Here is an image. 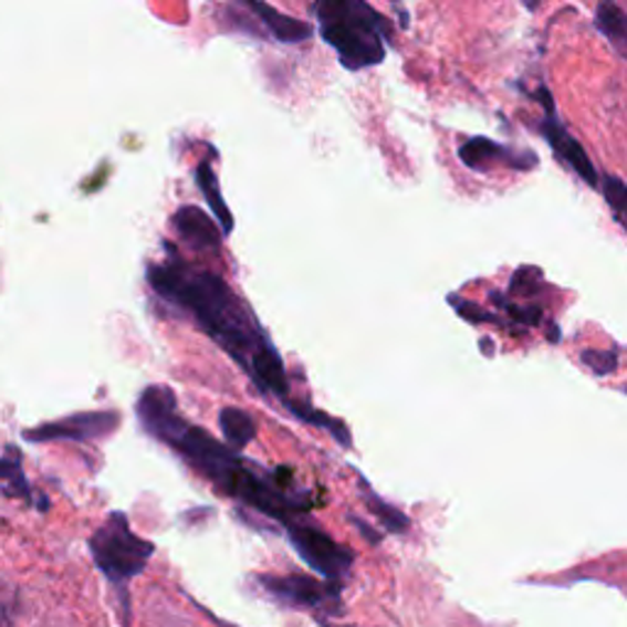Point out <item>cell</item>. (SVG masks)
I'll use <instances>...</instances> for the list:
<instances>
[{"instance_id":"obj_15","label":"cell","mask_w":627,"mask_h":627,"mask_svg":"<svg viewBox=\"0 0 627 627\" xmlns=\"http://www.w3.org/2000/svg\"><path fill=\"white\" fill-rule=\"evenodd\" d=\"M288 407L292 409V415H296L300 419L304 421H310V425L314 427H324L326 431H332L334 439L338 443H344V447H351V435H348V427L344 425V421H338V419H332L328 415L324 412H316V409L312 407H304V405H294L288 400Z\"/></svg>"},{"instance_id":"obj_8","label":"cell","mask_w":627,"mask_h":627,"mask_svg":"<svg viewBox=\"0 0 627 627\" xmlns=\"http://www.w3.org/2000/svg\"><path fill=\"white\" fill-rule=\"evenodd\" d=\"M542 133H544L546 143L552 145L554 155L562 159L564 165L572 167L574 173L586 181V185L598 187V173H596V167H593V163L588 159L584 145H581L576 138H572V135H568V130L564 128V125L554 118V113H550V118L542 121Z\"/></svg>"},{"instance_id":"obj_18","label":"cell","mask_w":627,"mask_h":627,"mask_svg":"<svg viewBox=\"0 0 627 627\" xmlns=\"http://www.w3.org/2000/svg\"><path fill=\"white\" fill-rule=\"evenodd\" d=\"M18 591L0 581V627H15V618H18Z\"/></svg>"},{"instance_id":"obj_12","label":"cell","mask_w":627,"mask_h":627,"mask_svg":"<svg viewBox=\"0 0 627 627\" xmlns=\"http://www.w3.org/2000/svg\"><path fill=\"white\" fill-rule=\"evenodd\" d=\"M219 427L223 431V439L233 451L245 449L258 435V425L253 415H248L241 407H223L219 415Z\"/></svg>"},{"instance_id":"obj_6","label":"cell","mask_w":627,"mask_h":627,"mask_svg":"<svg viewBox=\"0 0 627 627\" xmlns=\"http://www.w3.org/2000/svg\"><path fill=\"white\" fill-rule=\"evenodd\" d=\"M262 591L292 608H324L328 598H338L336 588L310 576H258Z\"/></svg>"},{"instance_id":"obj_19","label":"cell","mask_w":627,"mask_h":627,"mask_svg":"<svg viewBox=\"0 0 627 627\" xmlns=\"http://www.w3.org/2000/svg\"><path fill=\"white\" fill-rule=\"evenodd\" d=\"M542 282V270L537 268H520L510 282V292L515 296H532Z\"/></svg>"},{"instance_id":"obj_3","label":"cell","mask_w":627,"mask_h":627,"mask_svg":"<svg viewBox=\"0 0 627 627\" xmlns=\"http://www.w3.org/2000/svg\"><path fill=\"white\" fill-rule=\"evenodd\" d=\"M88 552L94 556V564L98 572L108 578V584L116 588L121 608H123V623L128 625L130 618V593L128 584L138 578L145 566L150 564L155 554V544L150 540H143L135 534L125 512H111V515L98 524L88 540Z\"/></svg>"},{"instance_id":"obj_1","label":"cell","mask_w":627,"mask_h":627,"mask_svg":"<svg viewBox=\"0 0 627 627\" xmlns=\"http://www.w3.org/2000/svg\"><path fill=\"white\" fill-rule=\"evenodd\" d=\"M147 284L159 300L187 312L228 356L241 363L262 393L288 400L290 385L282 358L270 344L255 316L213 272L169 255L147 268Z\"/></svg>"},{"instance_id":"obj_7","label":"cell","mask_w":627,"mask_h":627,"mask_svg":"<svg viewBox=\"0 0 627 627\" xmlns=\"http://www.w3.org/2000/svg\"><path fill=\"white\" fill-rule=\"evenodd\" d=\"M177 236L197 253H219L221 250V228L211 216L199 207H181L173 216Z\"/></svg>"},{"instance_id":"obj_20","label":"cell","mask_w":627,"mask_h":627,"mask_svg":"<svg viewBox=\"0 0 627 627\" xmlns=\"http://www.w3.org/2000/svg\"><path fill=\"white\" fill-rule=\"evenodd\" d=\"M581 363L596 375H610L615 368H618V356L606 351H584L581 353Z\"/></svg>"},{"instance_id":"obj_4","label":"cell","mask_w":627,"mask_h":627,"mask_svg":"<svg viewBox=\"0 0 627 627\" xmlns=\"http://www.w3.org/2000/svg\"><path fill=\"white\" fill-rule=\"evenodd\" d=\"M290 542L306 564H310L316 574H322L334 588L341 586V581L348 574L353 564V552L348 546H341L322 530L310 527V524H288Z\"/></svg>"},{"instance_id":"obj_22","label":"cell","mask_w":627,"mask_h":627,"mask_svg":"<svg viewBox=\"0 0 627 627\" xmlns=\"http://www.w3.org/2000/svg\"><path fill=\"white\" fill-rule=\"evenodd\" d=\"M453 304H456V312H459V316H463V318H469V322H483V324H488V322H495V316H490L488 312H483L481 306H476V304H471V302H456V300H451Z\"/></svg>"},{"instance_id":"obj_16","label":"cell","mask_w":627,"mask_h":627,"mask_svg":"<svg viewBox=\"0 0 627 627\" xmlns=\"http://www.w3.org/2000/svg\"><path fill=\"white\" fill-rule=\"evenodd\" d=\"M366 503H368L373 515L380 518V522L385 524L387 532H397V534H400V532H407V530H409V518L403 515L400 510H395L393 505L383 503V500L375 498L373 493H366Z\"/></svg>"},{"instance_id":"obj_17","label":"cell","mask_w":627,"mask_h":627,"mask_svg":"<svg viewBox=\"0 0 627 627\" xmlns=\"http://www.w3.org/2000/svg\"><path fill=\"white\" fill-rule=\"evenodd\" d=\"M603 194H606V201L615 211V219H618L627 228V187H625V181L608 175L606 179H603Z\"/></svg>"},{"instance_id":"obj_9","label":"cell","mask_w":627,"mask_h":627,"mask_svg":"<svg viewBox=\"0 0 627 627\" xmlns=\"http://www.w3.org/2000/svg\"><path fill=\"white\" fill-rule=\"evenodd\" d=\"M459 157H461V163L466 167L476 169V173H481V169H490L498 163L510 165L512 169H532L534 165H537V159H534V157L522 159L518 153H510L508 147L488 140V138H471L469 143H463L459 147Z\"/></svg>"},{"instance_id":"obj_11","label":"cell","mask_w":627,"mask_h":627,"mask_svg":"<svg viewBox=\"0 0 627 627\" xmlns=\"http://www.w3.org/2000/svg\"><path fill=\"white\" fill-rule=\"evenodd\" d=\"M248 10H253V13L260 18L262 25H265L272 38L280 40V42H304L306 38H312L314 28L310 22H302V20H294L290 15L280 13L272 6L265 3H245Z\"/></svg>"},{"instance_id":"obj_10","label":"cell","mask_w":627,"mask_h":627,"mask_svg":"<svg viewBox=\"0 0 627 627\" xmlns=\"http://www.w3.org/2000/svg\"><path fill=\"white\" fill-rule=\"evenodd\" d=\"M0 488H3V493L8 498L25 500V503L35 505L40 510L50 508V500L32 490L30 481L25 478V471H22V453L13 447V443H8L6 453L0 456Z\"/></svg>"},{"instance_id":"obj_14","label":"cell","mask_w":627,"mask_h":627,"mask_svg":"<svg viewBox=\"0 0 627 627\" xmlns=\"http://www.w3.org/2000/svg\"><path fill=\"white\" fill-rule=\"evenodd\" d=\"M596 28L610 40V44L623 56H627V15L613 3H603L596 10Z\"/></svg>"},{"instance_id":"obj_13","label":"cell","mask_w":627,"mask_h":627,"mask_svg":"<svg viewBox=\"0 0 627 627\" xmlns=\"http://www.w3.org/2000/svg\"><path fill=\"white\" fill-rule=\"evenodd\" d=\"M197 185L201 189L203 197H207L209 201V207L216 216V221H219L221 226V233L228 236L233 231V216H231V209L226 207V201L221 197V187H219V179H216V173H213V167L209 159H201L199 167H197Z\"/></svg>"},{"instance_id":"obj_21","label":"cell","mask_w":627,"mask_h":627,"mask_svg":"<svg viewBox=\"0 0 627 627\" xmlns=\"http://www.w3.org/2000/svg\"><path fill=\"white\" fill-rule=\"evenodd\" d=\"M493 300L503 304V310L512 318H518V322L524 324V326H534V324L542 322V310H540V306H518V304H510L505 300H500V296H495V294H493Z\"/></svg>"},{"instance_id":"obj_5","label":"cell","mask_w":627,"mask_h":627,"mask_svg":"<svg viewBox=\"0 0 627 627\" xmlns=\"http://www.w3.org/2000/svg\"><path fill=\"white\" fill-rule=\"evenodd\" d=\"M121 425V415L111 409H94V412H74L70 417L44 421L40 427L28 429L22 439L30 443H50V441H98L108 439Z\"/></svg>"},{"instance_id":"obj_2","label":"cell","mask_w":627,"mask_h":627,"mask_svg":"<svg viewBox=\"0 0 627 627\" xmlns=\"http://www.w3.org/2000/svg\"><path fill=\"white\" fill-rule=\"evenodd\" d=\"M322 38L334 48L341 64L351 72L366 70L385 60V42L390 38L387 20L363 0H326L316 8Z\"/></svg>"},{"instance_id":"obj_23","label":"cell","mask_w":627,"mask_h":627,"mask_svg":"<svg viewBox=\"0 0 627 627\" xmlns=\"http://www.w3.org/2000/svg\"><path fill=\"white\" fill-rule=\"evenodd\" d=\"M625 393H627V387H625Z\"/></svg>"}]
</instances>
